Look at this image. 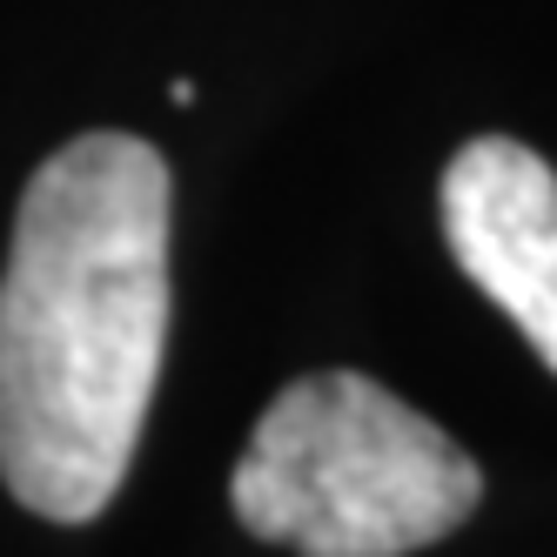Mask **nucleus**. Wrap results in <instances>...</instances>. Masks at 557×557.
I'll list each match as a JSON object with an SVG mask.
<instances>
[{
  "label": "nucleus",
  "mask_w": 557,
  "mask_h": 557,
  "mask_svg": "<svg viewBox=\"0 0 557 557\" xmlns=\"http://www.w3.org/2000/svg\"><path fill=\"white\" fill-rule=\"evenodd\" d=\"M175 182L141 135H74L34 169L0 269V484L88 524L122 491L169 349Z\"/></svg>",
  "instance_id": "1"
},
{
  "label": "nucleus",
  "mask_w": 557,
  "mask_h": 557,
  "mask_svg": "<svg viewBox=\"0 0 557 557\" xmlns=\"http://www.w3.org/2000/svg\"><path fill=\"white\" fill-rule=\"evenodd\" d=\"M228 504L249 537L302 557H410L484 504V470L396 389L315 370L275 389Z\"/></svg>",
  "instance_id": "2"
},
{
  "label": "nucleus",
  "mask_w": 557,
  "mask_h": 557,
  "mask_svg": "<svg viewBox=\"0 0 557 557\" xmlns=\"http://www.w3.org/2000/svg\"><path fill=\"white\" fill-rule=\"evenodd\" d=\"M444 243L557 376V169L510 135H476L436 188Z\"/></svg>",
  "instance_id": "3"
}]
</instances>
